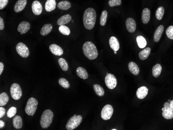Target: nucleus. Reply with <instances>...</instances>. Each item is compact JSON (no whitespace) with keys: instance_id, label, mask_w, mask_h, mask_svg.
<instances>
[{"instance_id":"nucleus-1","label":"nucleus","mask_w":173,"mask_h":130,"mask_svg":"<svg viewBox=\"0 0 173 130\" xmlns=\"http://www.w3.org/2000/svg\"><path fill=\"white\" fill-rule=\"evenodd\" d=\"M96 19L97 14L94 9L91 7L86 9L83 16V23L85 28L87 30L93 28Z\"/></svg>"},{"instance_id":"nucleus-2","label":"nucleus","mask_w":173,"mask_h":130,"mask_svg":"<svg viewBox=\"0 0 173 130\" xmlns=\"http://www.w3.org/2000/svg\"><path fill=\"white\" fill-rule=\"evenodd\" d=\"M83 52L86 57L90 60L95 59L98 56L97 47L91 42H86L82 46Z\"/></svg>"},{"instance_id":"nucleus-3","label":"nucleus","mask_w":173,"mask_h":130,"mask_svg":"<svg viewBox=\"0 0 173 130\" xmlns=\"http://www.w3.org/2000/svg\"><path fill=\"white\" fill-rule=\"evenodd\" d=\"M54 117V113L51 110L47 109L42 115L40 124L43 129H47L51 125Z\"/></svg>"},{"instance_id":"nucleus-4","label":"nucleus","mask_w":173,"mask_h":130,"mask_svg":"<svg viewBox=\"0 0 173 130\" xmlns=\"http://www.w3.org/2000/svg\"><path fill=\"white\" fill-rule=\"evenodd\" d=\"M82 120V116L80 115H76L71 117L68 120L66 125V129L68 130H73L78 127Z\"/></svg>"},{"instance_id":"nucleus-5","label":"nucleus","mask_w":173,"mask_h":130,"mask_svg":"<svg viewBox=\"0 0 173 130\" xmlns=\"http://www.w3.org/2000/svg\"><path fill=\"white\" fill-rule=\"evenodd\" d=\"M38 102L34 98H30L27 103L25 111L29 116H34L37 109Z\"/></svg>"},{"instance_id":"nucleus-6","label":"nucleus","mask_w":173,"mask_h":130,"mask_svg":"<svg viewBox=\"0 0 173 130\" xmlns=\"http://www.w3.org/2000/svg\"><path fill=\"white\" fill-rule=\"evenodd\" d=\"M10 92L11 98L15 100L19 99L23 95V92L20 85L16 83L11 85Z\"/></svg>"},{"instance_id":"nucleus-7","label":"nucleus","mask_w":173,"mask_h":130,"mask_svg":"<svg viewBox=\"0 0 173 130\" xmlns=\"http://www.w3.org/2000/svg\"><path fill=\"white\" fill-rule=\"evenodd\" d=\"M114 113V109L111 105L107 104L103 108L101 111V117L104 120H107L111 118Z\"/></svg>"},{"instance_id":"nucleus-8","label":"nucleus","mask_w":173,"mask_h":130,"mask_svg":"<svg viewBox=\"0 0 173 130\" xmlns=\"http://www.w3.org/2000/svg\"><path fill=\"white\" fill-rule=\"evenodd\" d=\"M16 49L18 54L23 58H27L30 54V51L27 46L23 42H19L17 44Z\"/></svg>"},{"instance_id":"nucleus-9","label":"nucleus","mask_w":173,"mask_h":130,"mask_svg":"<svg viewBox=\"0 0 173 130\" xmlns=\"http://www.w3.org/2000/svg\"><path fill=\"white\" fill-rule=\"evenodd\" d=\"M105 82L107 87L111 90L116 88L117 84L116 78L111 74H107L106 75L105 78Z\"/></svg>"},{"instance_id":"nucleus-10","label":"nucleus","mask_w":173,"mask_h":130,"mask_svg":"<svg viewBox=\"0 0 173 130\" xmlns=\"http://www.w3.org/2000/svg\"><path fill=\"white\" fill-rule=\"evenodd\" d=\"M32 10L34 15L38 16L41 14L43 11V7L39 1H34L32 4Z\"/></svg>"},{"instance_id":"nucleus-11","label":"nucleus","mask_w":173,"mask_h":130,"mask_svg":"<svg viewBox=\"0 0 173 130\" xmlns=\"http://www.w3.org/2000/svg\"><path fill=\"white\" fill-rule=\"evenodd\" d=\"M125 26L128 31L130 33H133L136 30V22L132 18H129L126 20Z\"/></svg>"},{"instance_id":"nucleus-12","label":"nucleus","mask_w":173,"mask_h":130,"mask_svg":"<svg viewBox=\"0 0 173 130\" xmlns=\"http://www.w3.org/2000/svg\"><path fill=\"white\" fill-rule=\"evenodd\" d=\"M31 27V25L30 23L27 21H22L20 23L19 26L18 27L17 30L20 34H25L27 32H28Z\"/></svg>"},{"instance_id":"nucleus-13","label":"nucleus","mask_w":173,"mask_h":130,"mask_svg":"<svg viewBox=\"0 0 173 130\" xmlns=\"http://www.w3.org/2000/svg\"><path fill=\"white\" fill-rule=\"evenodd\" d=\"M49 50L52 54L57 56H62L63 54L62 49L59 46L57 45L56 44H51V45H50Z\"/></svg>"},{"instance_id":"nucleus-14","label":"nucleus","mask_w":173,"mask_h":130,"mask_svg":"<svg viewBox=\"0 0 173 130\" xmlns=\"http://www.w3.org/2000/svg\"><path fill=\"white\" fill-rule=\"evenodd\" d=\"M148 89L145 86H143L137 89L136 91V96L140 99H144L147 96Z\"/></svg>"},{"instance_id":"nucleus-15","label":"nucleus","mask_w":173,"mask_h":130,"mask_svg":"<svg viewBox=\"0 0 173 130\" xmlns=\"http://www.w3.org/2000/svg\"><path fill=\"white\" fill-rule=\"evenodd\" d=\"M27 4V0H18L15 5L14 11L16 13L22 11L25 8Z\"/></svg>"},{"instance_id":"nucleus-16","label":"nucleus","mask_w":173,"mask_h":130,"mask_svg":"<svg viewBox=\"0 0 173 130\" xmlns=\"http://www.w3.org/2000/svg\"><path fill=\"white\" fill-rule=\"evenodd\" d=\"M111 48L114 51H118L120 48V45L118 39L116 37L111 36L109 40Z\"/></svg>"},{"instance_id":"nucleus-17","label":"nucleus","mask_w":173,"mask_h":130,"mask_svg":"<svg viewBox=\"0 0 173 130\" xmlns=\"http://www.w3.org/2000/svg\"><path fill=\"white\" fill-rule=\"evenodd\" d=\"M150 19V11L148 8H145L142 12V20L143 23L147 24Z\"/></svg>"},{"instance_id":"nucleus-18","label":"nucleus","mask_w":173,"mask_h":130,"mask_svg":"<svg viewBox=\"0 0 173 130\" xmlns=\"http://www.w3.org/2000/svg\"><path fill=\"white\" fill-rule=\"evenodd\" d=\"M72 20V17L69 14L65 15L59 18L57 21V25L59 26L65 25L66 24L70 23Z\"/></svg>"},{"instance_id":"nucleus-19","label":"nucleus","mask_w":173,"mask_h":130,"mask_svg":"<svg viewBox=\"0 0 173 130\" xmlns=\"http://www.w3.org/2000/svg\"><path fill=\"white\" fill-rule=\"evenodd\" d=\"M164 26L161 25L159 26L158 28L156 29V31L154 34V40L155 42H158L162 36L163 32L164 31Z\"/></svg>"},{"instance_id":"nucleus-20","label":"nucleus","mask_w":173,"mask_h":130,"mask_svg":"<svg viewBox=\"0 0 173 130\" xmlns=\"http://www.w3.org/2000/svg\"><path fill=\"white\" fill-rule=\"evenodd\" d=\"M56 7V0H47L45 3V9L48 12L53 11Z\"/></svg>"},{"instance_id":"nucleus-21","label":"nucleus","mask_w":173,"mask_h":130,"mask_svg":"<svg viewBox=\"0 0 173 130\" xmlns=\"http://www.w3.org/2000/svg\"><path fill=\"white\" fill-rule=\"evenodd\" d=\"M128 68L131 73L134 75H138L139 74V68L138 65L133 62H130L128 64Z\"/></svg>"},{"instance_id":"nucleus-22","label":"nucleus","mask_w":173,"mask_h":130,"mask_svg":"<svg viewBox=\"0 0 173 130\" xmlns=\"http://www.w3.org/2000/svg\"><path fill=\"white\" fill-rule=\"evenodd\" d=\"M77 75L78 76L82 79H87L88 78V74L84 68L82 67H78L76 69Z\"/></svg>"},{"instance_id":"nucleus-23","label":"nucleus","mask_w":173,"mask_h":130,"mask_svg":"<svg viewBox=\"0 0 173 130\" xmlns=\"http://www.w3.org/2000/svg\"><path fill=\"white\" fill-rule=\"evenodd\" d=\"M162 116L166 119H172L173 118V111L170 108H162Z\"/></svg>"},{"instance_id":"nucleus-24","label":"nucleus","mask_w":173,"mask_h":130,"mask_svg":"<svg viewBox=\"0 0 173 130\" xmlns=\"http://www.w3.org/2000/svg\"><path fill=\"white\" fill-rule=\"evenodd\" d=\"M13 123L14 127L16 129H20L23 127V122L22 118L19 116H16L14 117L13 120Z\"/></svg>"},{"instance_id":"nucleus-25","label":"nucleus","mask_w":173,"mask_h":130,"mask_svg":"<svg viewBox=\"0 0 173 130\" xmlns=\"http://www.w3.org/2000/svg\"><path fill=\"white\" fill-rule=\"evenodd\" d=\"M52 26L51 24H46L43 26L40 31V34L43 36L48 35L51 32L52 30Z\"/></svg>"},{"instance_id":"nucleus-26","label":"nucleus","mask_w":173,"mask_h":130,"mask_svg":"<svg viewBox=\"0 0 173 130\" xmlns=\"http://www.w3.org/2000/svg\"><path fill=\"white\" fill-rule=\"evenodd\" d=\"M151 49L149 47L146 48L139 53V59L142 60L147 59L150 54Z\"/></svg>"},{"instance_id":"nucleus-27","label":"nucleus","mask_w":173,"mask_h":130,"mask_svg":"<svg viewBox=\"0 0 173 130\" xmlns=\"http://www.w3.org/2000/svg\"><path fill=\"white\" fill-rule=\"evenodd\" d=\"M152 75L153 76L157 78L160 75L162 72V66L160 64H156L152 68Z\"/></svg>"},{"instance_id":"nucleus-28","label":"nucleus","mask_w":173,"mask_h":130,"mask_svg":"<svg viewBox=\"0 0 173 130\" xmlns=\"http://www.w3.org/2000/svg\"><path fill=\"white\" fill-rule=\"evenodd\" d=\"M58 7L62 10H68L70 9L71 4L68 1H63L58 4Z\"/></svg>"},{"instance_id":"nucleus-29","label":"nucleus","mask_w":173,"mask_h":130,"mask_svg":"<svg viewBox=\"0 0 173 130\" xmlns=\"http://www.w3.org/2000/svg\"><path fill=\"white\" fill-rule=\"evenodd\" d=\"M136 42L140 48H144L147 45V42L145 38L142 36H138L136 38Z\"/></svg>"},{"instance_id":"nucleus-30","label":"nucleus","mask_w":173,"mask_h":130,"mask_svg":"<svg viewBox=\"0 0 173 130\" xmlns=\"http://www.w3.org/2000/svg\"><path fill=\"white\" fill-rule=\"evenodd\" d=\"M9 101L8 95L5 92L1 93L0 94V106H3L5 105Z\"/></svg>"},{"instance_id":"nucleus-31","label":"nucleus","mask_w":173,"mask_h":130,"mask_svg":"<svg viewBox=\"0 0 173 130\" xmlns=\"http://www.w3.org/2000/svg\"><path fill=\"white\" fill-rule=\"evenodd\" d=\"M93 88L94 91L98 96H103L104 95V90L100 85L95 84L93 85Z\"/></svg>"},{"instance_id":"nucleus-32","label":"nucleus","mask_w":173,"mask_h":130,"mask_svg":"<svg viewBox=\"0 0 173 130\" xmlns=\"http://www.w3.org/2000/svg\"><path fill=\"white\" fill-rule=\"evenodd\" d=\"M164 8L162 6L159 7V8L156 9V16L158 20H161L162 19L164 14Z\"/></svg>"},{"instance_id":"nucleus-33","label":"nucleus","mask_w":173,"mask_h":130,"mask_svg":"<svg viewBox=\"0 0 173 130\" xmlns=\"http://www.w3.org/2000/svg\"><path fill=\"white\" fill-rule=\"evenodd\" d=\"M58 63L60 68L63 71H67L68 69V65L66 61L63 58H60L58 60Z\"/></svg>"},{"instance_id":"nucleus-34","label":"nucleus","mask_w":173,"mask_h":130,"mask_svg":"<svg viewBox=\"0 0 173 130\" xmlns=\"http://www.w3.org/2000/svg\"><path fill=\"white\" fill-rule=\"evenodd\" d=\"M107 15H108V13L105 10L102 12L101 16L100 17V21H99L101 26H105L106 21H107Z\"/></svg>"},{"instance_id":"nucleus-35","label":"nucleus","mask_w":173,"mask_h":130,"mask_svg":"<svg viewBox=\"0 0 173 130\" xmlns=\"http://www.w3.org/2000/svg\"><path fill=\"white\" fill-rule=\"evenodd\" d=\"M59 31L61 34H63L64 35H69L71 33V31L70 29L68 27L64 26H60L59 27Z\"/></svg>"},{"instance_id":"nucleus-36","label":"nucleus","mask_w":173,"mask_h":130,"mask_svg":"<svg viewBox=\"0 0 173 130\" xmlns=\"http://www.w3.org/2000/svg\"><path fill=\"white\" fill-rule=\"evenodd\" d=\"M59 84L61 87H62L63 88H65V89H68L70 87V83L68 82V81L63 78H61L60 79H59Z\"/></svg>"},{"instance_id":"nucleus-37","label":"nucleus","mask_w":173,"mask_h":130,"mask_svg":"<svg viewBox=\"0 0 173 130\" xmlns=\"http://www.w3.org/2000/svg\"><path fill=\"white\" fill-rule=\"evenodd\" d=\"M17 113V108L15 107H11L9 109L7 113V116L11 118L12 117H14Z\"/></svg>"},{"instance_id":"nucleus-38","label":"nucleus","mask_w":173,"mask_h":130,"mask_svg":"<svg viewBox=\"0 0 173 130\" xmlns=\"http://www.w3.org/2000/svg\"><path fill=\"white\" fill-rule=\"evenodd\" d=\"M166 34L168 38L170 40H173V26H170L168 27L166 31Z\"/></svg>"},{"instance_id":"nucleus-39","label":"nucleus","mask_w":173,"mask_h":130,"mask_svg":"<svg viewBox=\"0 0 173 130\" xmlns=\"http://www.w3.org/2000/svg\"><path fill=\"white\" fill-rule=\"evenodd\" d=\"M121 4V0H109L108 5L111 7L120 6Z\"/></svg>"},{"instance_id":"nucleus-40","label":"nucleus","mask_w":173,"mask_h":130,"mask_svg":"<svg viewBox=\"0 0 173 130\" xmlns=\"http://www.w3.org/2000/svg\"><path fill=\"white\" fill-rule=\"evenodd\" d=\"M9 2V0H0V9L5 8Z\"/></svg>"},{"instance_id":"nucleus-41","label":"nucleus","mask_w":173,"mask_h":130,"mask_svg":"<svg viewBox=\"0 0 173 130\" xmlns=\"http://www.w3.org/2000/svg\"><path fill=\"white\" fill-rule=\"evenodd\" d=\"M6 110L5 108L2 107V106H1L0 107V118H2L3 116L5 114Z\"/></svg>"},{"instance_id":"nucleus-42","label":"nucleus","mask_w":173,"mask_h":130,"mask_svg":"<svg viewBox=\"0 0 173 130\" xmlns=\"http://www.w3.org/2000/svg\"><path fill=\"white\" fill-rule=\"evenodd\" d=\"M4 28V23L2 17H0V30H3Z\"/></svg>"},{"instance_id":"nucleus-43","label":"nucleus","mask_w":173,"mask_h":130,"mask_svg":"<svg viewBox=\"0 0 173 130\" xmlns=\"http://www.w3.org/2000/svg\"><path fill=\"white\" fill-rule=\"evenodd\" d=\"M4 70V64L2 62H0V75H1Z\"/></svg>"},{"instance_id":"nucleus-44","label":"nucleus","mask_w":173,"mask_h":130,"mask_svg":"<svg viewBox=\"0 0 173 130\" xmlns=\"http://www.w3.org/2000/svg\"><path fill=\"white\" fill-rule=\"evenodd\" d=\"M5 126V123L3 120H0V129H2Z\"/></svg>"},{"instance_id":"nucleus-45","label":"nucleus","mask_w":173,"mask_h":130,"mask_svg":"<svg viewBox=\"0 0 173 130\" xmlns=\"http://www.w3.org/2000/svg\"><path fill=\"white\" fill-rule=\"evenodd\" d=\"M164 107L165 108H170V103L168 102L165 103Z\"/></svg>"},{"instance_id":"nucleus-46","label":"nucleus","mask_w":173,"mask_h":130,"mask_svg":"<svg viewBox=\"0 0 173 130\" xmlns=\"http://www.w3.org/2000/svg\"><path fill=\"white\" fill-rule=\"evenodd\" d=\"M170 108L171 110L173 111V100L171 101V102H170Z\"/></svg>"},{"instance_id":"nucleus-47","label":"nucleus","mask_w":173,"mask_h":130,"mask_svg":"<svg viewBox=\"0 0 173 130\" xmlns=\"http://www.w3.org/2000/svg\"><path fill=\"white\" fill-rule=\"evenodd\" d=\"M114 54H117V51H114Z\"/></svg>"},{"instance_id":"nucleus-48","label":"nucleus","mask_w":173,"mask_h":130,"mask_svg":"<svg viewBox=\"0 0 173 130\" xmlns=\"http://www.w3.org/2000/svg\"><path fill=\"white\" fill-rule=\"evenodd\" d=\"M168 102H169V103H170V102H171V101H170V99H169V100H168Z\"/></svg>"},{"instance_id":"nucleus-49","label":"nucleus","mask_w":173,"mask_h":130,"mask_svg":"<svg viewBox=\"0 0 173 130\" xmlns=\"http://www.w3.org/2000/svg\"><path fill=\"white\" fill-rule=\"evenodd\" d=\"M112 130H117V129H112Z\"/></svg>"}]
</instances>
